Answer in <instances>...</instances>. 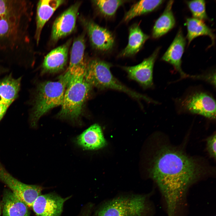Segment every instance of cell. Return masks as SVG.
<instances>
[{
	"label": "cell",
	"instance_id": "cell-13",
	"mask_svg": "<svg viewBox=\"0 0 216 216\" xmlns=\"http://www.w3.org/2000/svg\"><path fill=\"white\" fill-rule=\"evenodd\" d=\"M186 40L181 29L178 31L174 39L161 58V60L172 65L182 78H192L181 68V59L184 52Z\"/></svg>",
	"mask_w": 216,
	"mask_h": 216
},
{
	"label": "cell",
	"instance_id": "cell-20",
	"mask_svg": "<svg viewBox=\"0 0 216 216\" xmlns=\"http://www.w3.org/2000/svg\"><path fill=\"white\" fill-rule=\"evenodd\" d=\"M21 81V77L15 79L11 74L0 80V103L11 104L18 96Z\"/></svg>",
	"mask_w": 216,
	"mask_h": 216
},
{
	"label": "cell",
	"instance_id": "cell-11",
	"mask_svg": "<svg viewBox=\"0 0 216 216\" xmlns=\"http://www.w3.org/2000/svg\"><path fill=\"white\" fill-rule=\"evenodd\" d=\"M69 198H63L53 193L40 195L32 207L36 216H60L64 204Z\"/></svg>",
	"mask_w": 216,
	"mask_h": 216
},
{
	"label": "cell",
	"instance_id": "cell-2",
	"mask_svg": "<svg viewBox=\"0 0 216 216\" xmlns=\"http://www.w3.org/2000/svg\"><path fill=\"white\" fill-rule=\"evenodd\" d=\"M31 8L26 0H0V50H17L28 42Z\"/></svg>",
	"mask_w": 216,
	"mask_h": 216
},
{
	"label": "cell",
	"instance_id": "cell-25",
	"mask_svg": "<svg viewBox=\"0 0 216 216\" xmlns=\"http://www.w3.org/2000/svg\"><path fill=\"white\" fill-rule=\"evenodd\" d=\"M186 3L194 18L202 21L208 19L205 1L198 0L187 1Z\"/></svg>",
	"mask_w": 216,
	"mask_h": 216
},
{
	"label": "cell",
	"instance_id": "cell-21",
	"mask_svg": "<svg viewBox=\"0 0 216 216\" xmlns=\"http://www.w3.org/2000/svg\"><path fill=\"white\" fill-rule=\"evenodd\" d=\"M173 3L172 0L168 2L164 12L156 21L152 32L153 38H160L174 26L176 21L172 10Z\"/></svg>",
	"mask_w": 216,
	"mask_h": 216
},
{
	"label": "cell",
	"instance_id": "cell-23",
	"mask_svg": "<svg viewBox=\"0 0 216 216\" xmlns=\"http://www.w3.org/2000/svg\"><path fill=\"white\" fill-rule=\"evenodd\" d=\"M164 1L141 0L134 4L125 13L123 19L128 22L133 18L151 12L161 5Z\"/></svg>",
	"mask_w": 216,
	"mask_h": 216
},
{
	"label": "cell",
	"instance_id": "cell-10",
	"mask_svg": "<svg viewBox=\"0 0 216 216\" xmlns=\"http://www.w3.org/2000/svg\"><path fill=\"white\" fill-rule=\"evenodd\" d=\"M80 5V3H75L56 19L52 28L51 37L53 41H57L74 31Z\"/></svg>",
	"mask_w": 216,
	"mask_h": 216
},
{
	"label": "cell",
	"instance_id": "cell-1",
	"mask_svg": "<svg viewBox=\"0 0 216 216\" xmlns=\"http://www.w3.org/2000/svg\"><path fill=\"white\" fill-rule=\"evenodd\" d=\"M159 151L151 175L165 201L167 216H176L190 187L201 175L202 168L180 151L164 147Z\"/></svg>",
	"mask_w": 216,
	"mask_h": 216
},
{
	"label": "cell",
	"instance_id": "cell-3",
	"mask_svg": "<svg viewBox=\"0 0 216 216\" xmlns=\"http://www.w3.org/2000/svg\"><path fill=\"white\" fill-rule=\"evenodd\" d=\"M86 69L70 74L58 118L74 122L78 120L92 87L85 78Z\"/></svg>",
	"mask_w": 216,
	"mask_h": 216
},
{
	"label": "cell",
	"instance_id": "cell-8",
	"mask_svg": "<svg viewBox=\"0 0 216 216\" xmlns=\"http://www.w3.org/2000/svg\"><path fill=\"white\" fill-rule=\"evenodd\" d=\"M181 106L183 109L190 113L215 118V100L206 93L198 92L188 96L182 101Z\"/></svg>",
	"mask_w": 216,
	"mask_h": 216
},
{
	"label": "cell",
	"instance_id": "cell-27",
	"mask_svg": "<svg viewBox=\"0 0 216 216\" xmlns=\"http://www.w3.org/2000/svg\"><path fill=\"white\" fill-rule=\"evenodd\" d=\"M10 105L0 103V121L2 119Z\"/></svg>",
	"mask_w": 216,
	"mask_h": 216
},
{
	"label": "cell",
	"instance_id": "cell-14",
	"mask_svg": "<svg viewBox=\"0 0 216 216\" xmlns=\"http://www.w3.org/2000/svg\"><path fill=\"white\" fill-rule=\"evenodd\" d=\"M70 43L71 41L69 40L48 54L45 58L42 64L43 72L55 73L64 68L68 60L69 48Z\"/></svg>",
	"mask_w": 216,
	"mask_h": 216
},
{
	"label": "cell",
	"instance_id": "cell-6",
	"mask_svg": "<svg viewBox=\"0 0 216 216\" xmlns=\"http://www.w3.org/2000/svg\"><path fill=\"white\" fill-rule=\"evenodd\" d=\"M148 206L146 196L143 195L122 196L106 202L96 216H144Z\"/></svg>",
	"mask_w": 216,
	"mask_h": 216
},
{
	"label": "cell",
	"instance_id": "cell-9",
	"mask_svg": "<svg viewBox=\"0 0 216 216\" xmlns=\"http://www.w3.org/2000/svg\"><path fill=\"white\" fill-rule=\"evenodd\" d=\"M159 50V48L156 49L150 56L139 64L122 67L127 73L129 79L136 81L145 89L151 88L153 86V67Z\"/></svg>",
	"mask_w": 216,
	"mask_h": 216
},
{
	"label": "cell",
	"instance_id": "cell-16",
	"mask_svg": "<svg viewBox=\"0 0 216 216\" xmlns=\"http://www.w3.org/2000/svg\"><path fill=\"white\" fill-rule=\"evenodd\" d=\"M62 0H41L37 5L35 38L38 44L42 30L55 10L64 2Z\"/></svg>",
	"mask_w": 216,
	"mask_h": 216
},
{
	"label": "cell",
	"instance_id": "cell-17",
	"mask_svg": "<svg viewBox=\"0 0 216 216\" xmlns=\"http://www.w3.org/2000/svg\"><path fill=\"white\" fill-rule=\"evenodd\" d=\"M1 203L3 216H30L28 206L11 190H4Z\"/></svg>",
	"mask_w": 216,
	"mask_h": 216
},
{
	"label": "cell",
	"instance_id": "cell-19",
	"mask_svg": "<svg viewBox=\"0 0 216 216\" xmlns=\"http://www.w3.org/2000/svg\"><path fill=\"white\" fill-rule=\"evenodd\" d=\"M85 49L84 36H79L75 39L71 48L69 64L67 71L70 74L86 68L87 62L85 58Z\"/></svg>",
	"mask_w": 216,
	"mask_h": 216
},
{
	"label": "cell",
	"instance_id": "cell-12",
	"mask_svg": "<svg viewBox=\"0 0 216 216\" xmlns=\"http://www.w3.org/2000/svg\"><path fill=\"white\" fill-rule=\"evenodd\" d=\"M84 24L91 44L94 49L103 52L112 50L115 40L110 31L92 20L85 21Z\"/></svg>",
	"mask_w": 216,
	"mask_h": 216
},
{
	"label": "cell",
	"instance_id": "cell-15",
	"mask_svg": "<svg viewBox=\"0 0 216 216\" xmlns=\"http://www.w3.org/2000/svg\"><path fill=\"white\" fill-rule=\"evenodd\" d=\"M75 142L82 149L88 150L99 149L106 144L101 128L97 124L92 125L79 135Z\"/></svg>",
	"mask_w": 216,
	"mask_h": 216
},
{
	"label": "cell",
	"instance_id": "cell-22",
	"mask_svg": "<svg viewBox=\"0 0 216 216\" xmlns=\"http://www.w3.org/2000/svg\"><path fill=\"white\" fill-rule=\"evenodd\" d=\"M186 24L189 44L196 38L202 35L208 36L212 43H214L215 37L213 32L202 21L194 18H188L186 20Z\"/></svg>",
	"mask_w": 216,
	"mask_h": 216
},
{
	"label": "cell",
	"instance_id": "cell-7",
	"mask_svg": "<svg viewBox=\"0 0 216 216\" xmlns=\"http://www.w3.org/2000/svg\"><path fill=\"white\" fill-rule=\"evenodd\" d=\"M0 181L29 207H32L34 201L41 195L42 190L40 186L26 184L14 178L7 171L0 161Z\"/></svg>",
	"mask_w": 216,
	"mask_h": 216
},
{
	"label": "cell",
	"instance_id": "cell-26",
	"mask_svg": "<svg viewBox=\"0 0 216 216\" xmlns=\"http://www.w3.org/2000/svg\"><path fill=\"white\" fill-rule=\"evenodd\" d=\"M216 134L209 137L206 140L207 148L210 155L216 158Z\"/></svg>",
	"mask_w": 216,
	"mask_h": 216
},
{
	"label": "cell",
	"instance_id": "cell-24",
	"mask_svg": "<svg viewBox=\"0 0 216 216\" xmlns=\"http://www.w3.org/2000/svg\"><path fill=\"white\" fill-rule=\"evenodd\" d=\"M97 9L104 16H113L118 8L128 1L122 0H96L93 1Z\"/></svg>",
	"mask_w": 216,
	"mask_h": 216
},
{
	"label": "cell",
	"instance_id": "cell-18",
	"mask_svg": "<svg viewBox=\"0 0 216 216\" xmlns=\"http://www.w3.org/2000/svg\"><path fill=\"white\" fill-rule=\"evenodd\" d=\"M149 38V36L143 32L139 25L133 24L129 29L128 44L118 56L128 57L134 55L140 50Z\"/></svg>",
	"mask_w": 216,
	"mask_h": 216
},
{
	"label": "cell",
	"instance_id": "cell-4",
	"mask_svg": "<svg viewBox=\"0 0 216 216\" xmlns=\"http://www.w3.org/2000/svg\"><path fill=\"white\" fill-rule=\"evenodd\" d=\"M69 77L66 72L57 81L44 82L39 84L30 118L32 127H36L39 119L50 110L61 106Z\"/></svg>",
	"mask_w": 216,
	"mask_h": 216
},
{
	"label": "cell",
	"instance_id": "cell-5",
	"mask_svg": "<svg viewBox=\"0 0 216 216\" xmlns=\"http://www.w3.org/2000/svg\"><path fill=\"white\" fill-rule=\"evenodd\" d=\"M110 63L98 58L87 62L85 77L92 87L100 90L112 89L123 92L137 100H144L155 103L154 101L142 94L128 88L123 84L112 74Z\"/></svg>",
	"mask_w": 216,
	"mask_h": 216
},
{
	"label": "cell",
	"instance_id": "cell-28",
	"mask_svg": "<svg viewBox=\"0 0 216 216\" xmlns=\"http://www.w3.org/2000/svg\"><path fill=\"white\" fill-rule=\"evenodd\" d=\"M1 209H2V203H1V202L0 201V216L1 215Z\"/></svg>",
	"mask_w": 216,
	"mask_h": 216
}]
</instances>
